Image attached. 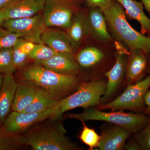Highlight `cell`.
Segmentation results:
<instances>
[{
	"instance_id": "cell-1",
	"label": "cell",
	"mask_w": 150,
	"mask_h": 150,
	"mask_svg": "<svg viewBox=\"0 0 150 150\" xmlns=\"http://www.w3.org/2000/svg\"><path fill=\"white\" fill-rule=\"evenodd\" d=\"M100 9L109 32L115 40L125 44L130 51L142 50L150 54V37L138 32L130 25L125 10L119 3L111 0Z\"/></svg>"
},
{
	"instance_id": "cell-2",
	"label": "cell",
	"mask_w": 150,
	"mask_h": 150,
	"mask_svg": "<svg viewBox=\"0 0 150 150\" xmlns=\"http://www.w3.org/2000/svg\"><path fill=\"white\" fill-rule=\"evenodd\" d=\"M21 79L35 84L58 100L76 91L82 83L77 76L59 74L35 64L22 72Z\"/></svg>"
},
{
	"instance_id": "cell-3",
	"label": "cell",
	"mask_w": 150,
	"mask_h": 150,
	"mask_svg": "<svg viewBox=\"0 0 150 150\" xmlns=\"http://www.w3.org/2000/svg\"><path fill=\"white\" fill-rule=\"evenodd\" d=\"M107 81L103 79L82 82L76 90L57 102L51 119L60 118L64 113L77 108L85 109L100 104L106 89Z\"/></svg>"
},
{
	"instance_id": "cell-4",
	"label": "cell",
	"mask_w": 150,
	"mask_h": 150,
	"mask_svg": "<svg viewBox=\"0 0 150 150\" xmlns=\"http://www.w3.org/2000/svg\"><path fill=\"white\" fill-rule=\"evenodd\" d=\"M62 124L39 126L21 135L23 144L33 150H78L79 147L66 136Z\"/></svg>"
},
{
	"instance_id": "cell-5",
	"label": "cell",
	"mask_w": 150,
	"mask_h": 150,
	"mask_svg": "<svg viewBox=\"0 0 150 150\" xmlns=\"http://www.w3.org/2000/svg\"><path fill=\"white\" fill-rule=\"evenodd\" d=\"M122 111L104 112L96 107H91L84 109L80 113L69 114L68 117L81 122L99 121L112 123L126 129L132 134L144 129L150 121V115L144 113H126Z\"/></svg>"
},
{
	"instance_id": "cell-6",
	"label": "cell",
	"mask_w": 150,
	"mask_h": 150,
	"mask_svg": "<svg viewBox=\"0 0 150 150\" xmlns=\"http://www.w3.org/2000/svg\"><path fill=\"white\" fill-rule=\"evenodd\" d=\"M150 88V72L144 79L127 86L125 91L115 99L96 107L100 110H130L138 113H144L146 108L144 98Z\"/></svg>"
},
{
	"instance_id": "cell-7",
	"label": "cell",
	"mask_w": 150,
	"mask_h": 150,
	"mask_svg": "<svg viewBox=\"0 0 150 150\" xmlns=\"http://www.w3.org/2000/svg\"><path fill=\"white\" fill-rule=\"evenodd\" d=\"M4 28L20 35L21 38L35 44H43L41 35L47 28L43 15L24 18L6 19Z\"/></svg>"
},
{
	"instance_id": "cell-8",
	"label": "cell",
	"mask_w": 150,
	"mask_h": 150,
	"mask_svg": "<svg viewBox=\"0 0 150 150\" xmlns=\"http://www.w3.org/2000/svg\"><path fill=\"white\" fill-rule=\"evenodd\" d=\"M44 1L43 16L46 27L69 29L75 9L72 0Z\"/></svg>"
},
{
	"instance_id": "cell-9",
	"label": "cell",
	"mask_w": 150,
	"mask_h": 150,
	"mask_svg": "<svg viewBox=\"0 0 150 150\" xmlns=\"http://www.w3.org/2000/svg\"><path fill=\"white\" fill-rule=\"evenodd\" d=\"M54 107L36 112L12 111L6 118L2 128L9 134L21 135L33 125L47 118H51L54 113Z\"/></svg>"
},
{
	"instance_id": "cell-10",
	"label": "cell",
	"mask_w": 150,
	"mask_h": 150,
	"mask_svg": "<svg viewBox=\"0 0 150 150\" xmlns=\"http://www.w3.org/2000/svg\"><path fill=\"white\" fill-rule=\"evenodd\" d=\"M123 51H116L115 54V62L114 64L104 74L107 78L106 89L100 99V104L110 102L117 93L121 85L124 84L126 74L127 57Z\"/></svg>"
},
{
	"instance_id": "cell-11",
	"label": "cell",
	"mask_w": 150,
	"mask_h": 150,
	"mask_svg": "<svg viewBox=\"0 0 150 150\" xmlns=\"http://www.w3.org/2000/svg\"><path fill=\"white\" fill-rule=\"evenodd\" d=\"M149 54L142 51H131L128 55L124 85L134 84L144 79L150 72Z\"/></svg>"
},
{
	"instance_id": "cell-12",
	"label": "cell",
	"mask_w": 150,
	"mask_h": 150,
	"mask_svg": "<svg viewBox=\"0 0 150 150\" xmlns=\"http://www.w3.org/2000/svg\"><path fill=\"white\" fill-rule=\"evenodd\" d=\"M101 127L98 150H123L131 132L121 126L107 123Z\"/></svg>"
},
{
	"instance_id": "cell-13",
	"label": "cell",
	"mask_w": 150,
	"mask_h": 150,
	"mask_svg": "<svg viewBox=\"0 0 150 150\" xmlns=\"http://www.w3.org/2000/svg\"><path fill=\"white\" fill-rule=\"evenodd\" d=\"M35 64L64 74L77 76L79 73L80 67L74 54L58 53L50 59Z\"/></svg>"
},
{
	"instance_id": "cell-14",
	"label": "cell",
	"mask_w": 150,
	"mask_h": 150,
	"mask_svg": "<svg viewBox=\"0 0 150 150\" xmlns=\"http://www.w3.org/2000/svg\"><path fill=\"white\" fill-rule=\"evenodd\" d=\"M44 0H17L3 8L6 19L30 17L43 11Z\"/></svg>"
},
{
	"instance_id": "cell-15",
	"label": "cell",
	"mask_w": 150,
	"mask_h": 150,
	"mask_svg": "<svg viewBox=\"0 0 150 150\" xmlns=\"http://www.w3.org/2000/svg\"><path fill=\"white\" fill-rule=\"evenodd\" d=\"M17 86L13 74L4 75L2 86L0 91V127L8 116Z\"/></svg>"
},
{
	"instance_id": "cell-16",
	"label": "cell",
	"mask_w": 150,
	"mask_h": 150,
	"mask_svg": "<svg viewBox=\"0 0 150 150\" xmlns=\"http://www.w3.org/2000/svg\"><path fill=\"white\" fill-rule=\"evenodd\" d=\"M86 18L88 33L94 38L103 42L111 40L112 36L101 9L97 8L92 10Z\"/></svg>"
},
{
	"instance_id": "cell-17",
	"label": "cell",
	"mask_w": 150,
	"mask_h": 150,
	"mask_svg": "<svg viewBox=\"0 0 150 150\" xmlns=\"http://www.w3.org/2000/svg\"><path fill=\"white\" fill-rule=\"evenodd\" d=\"M43 44L57 53L73 54V47L68 33L47 27L41 35Z\"/></svg>"
},
{
	"instance_id": "cell-18",
	"label": "cell",
	"mask_w": 150,
	"mask_h": 150,
	"mask_svg": "<svg viewBox=\"0 0 150 150\" xmlns=\"http://www.w3.org/2000/svg\"><path fill=\"white\" fill-rule=\"evenodd\" d=\"M39 88L28 81L22 80L17 83L11 110L17 112L23 111L33 102Z\"/></svg>"
},
{
	"instance_id": "cell-19",
	"label": "cell",
	"mask_w": 150,
	"mask_h": 150,
	"mask_svg": "<svg viewBox=\"0 0 150 150\" xmlns=\"http://www.w3.org/2000/svg\"><path fill=\"white\" fill-rule=\"evenodd\" d=\"M124 8L129 17L137 21L141 25V33L150 37V18L145 14L141 1L136 0H114Z\"/></svg>"
},
{
	"instance_id": "cell-20",
	"label": "cell",
	"mask_w": 150,
	"mask_h": 150,
	"mask_svg": "<svg viewBox=\"0 0 150 150\" xmlns=\"http://www.w3.org/2000/svg\"><path fill=\"white\" fill-rule=\"evenodd\" d=\"M104 53L98 48L89 47L81 50L76 57L80 68L90 69L96 67L103 61Z\"/></svg>"
},
{
	"instance_id": "cell-21",
	"label": "cell",
	"mask_w": 150,
	"mask_h": 150,
	"mask_svg": "<svg viewBox=\"0 0 150 150\" xmlns=\"http://www.w3.org/2000/svg\"><path fill=\"white\" fill-rule=\"evenodd\" d=\"M68 34L73 47H77L84 35L88 33L86 18L83 14L79 13L73 18Z\"/></svg>"
},
{
	"instance_id": "cell-22",
	"label": "cell",
	"mask_w": 150,
	"mask_h": 150,
	"mask_svg": "<svg viewBox=\"0 0 150 150\" xmlns=\"http://www.w3.org/2000/svg\"><path fill=\"white\" fill-rule=\"evenodd\" d=\"M58 101L59 100L54 98L48 92L39 87L33 102L21 112H41L54 107Z\"/></svg>"
},
{
	"instance_id": "cell-23",
	"label": "cell",
	"mask_w": 150,
	"mask_h": 150,
	"mask_svg": "<svg viewBox=\"0 0 150 150\" xmlns=\"http://www.w3.org/2000/svg\"><path fill=\"white\" fill-rule=\"evenodd\" d=\"M35 45V43L20 38L12 48L14 64L16 69L21 68L25 64Z\"/></svg>"
},
{
	"instance_id": "cell-24",
	"label": "cell",
	"mask_w": 150,
	"mask_h": 150,
	"mask_svg": "<svg viewBox=\"0 0 150 150\" xmlns=\"http://www.w3.org/2000/svg\"><path fill=\"white\" fill-rule=\"evenodd\" d=\"M24 145L21 135L9 134L0 127V150H14Z\"/></svg>"
},
{
	"instance_id": "cell-25",
	"label": "cell",
	"mask_w": 150,
	"mask_h": 150,
	"mask_svg": "<svg viewBox=\"0 0 150 150\" xmlns=\"http://www.w3.org/2000/svg\"><path fill=\"white\" fill-rule=\"evenodd\" d=\"M16 70L14 64L12 48L0 49V74H13Z\"/></svg>"
},
{
	"instance_id": "cell-26",
	"label": "cell",
	"mask_w": 150,
	"mask_h": 150,
	"mask_svg": "<svg viewBox=\"0 0 150 150\" xmlns=\"http://www.w3.org/2000/svg\"><path fill=\"white\" fill-rule=\"evenodd\" d=\"M83 125L79 136V139L84 144L89 147V150H93L98 146L100 135H98L94 129L86 126L84 121H81Z\"/></svg>"
},
{
	"instance_id": "cell-27",
	"label": "cell",
	"mask_w": 150,
	"mask_h": 150,
	"mask_svg": "<svg viewBox=\"0 0 150 150\" xmlns=\"http://www.w3.org/2000/svg\"><path fill=\"white\" fill-rule=\"evenodd\" d=\"M57 53L54 49L45 44H36L29 54V59L36 63L50 59Z\"/></svg>"
},
{
	"instance_id": "cell-28",
	"label": "cell",
	"mask_w": 150,
	"mask_h": 150,
	"mask_svg": "<svg viewBox=\"0 0 150 150\" xmlns=\"http://www.w3.org/2000/svg\"><path fill=\"white\" fill-rule=\"evenodd\" d=\"M20 38L16 33L0 27V49L13 48Z\"/></svg>"
},
{
	"instance_id": "cell-29",
	"label": "cell",
	"mask_w": 150,
	"mask_h": 150,
	"mask_svg": "<svg viewBox=\"0 0 150 150\" xmlns=\"http://www.w3.org/2000/svg\"><path fill=\"white\" fill-rule=\"evenodd\" d=\"M133 136L141 150H150V121L144 129Z\"/></svg>"
},
{
	"instance_id": "cell-30",
	"label": "cell",
	"mask_w": 150,
	"mask_h": 150,
	"mask_svg": "<svg viewBox=\"0 0 150 150\" xmlns=\"http://www.w3.org/2000/svg\"><path fill=\"white\" fill-rule=\"evenodd\" d=\"M131 136L126 141L124 145V150H141L139 144L134 139V136Z\"/></svg>"
},
{
	"instance_id": "cell-31",
	"label": "cell",
	"mask_w": 150,
	"mask_h": 150,
	"mask_svg": "<svg viewBox=\"0 0 150 150\" xmlns=\"http://www.w3.org/2000/svg\"><path fill=\"white\" fill-rule=\"evenodd\" d=\"M91 5L97 8H102L106 6L111 0H86Z\"/></svg>"
},
{
	"instance_id": "cell-32",
	"label": "cell",
	"mask_w": 150,
	"mask_h": 150,
	"mask_svg": "<svg viewBox=\"0 0 150 150\" xmlns=\"http://www.w3.org/2000/svg\"><path fill=\"white\" fill-rule=\"evenodd\" d=\"M145 104L146 105V110L144 112V113L149 115H150V90H149L145 95L144 98Z\"/></svg>"
},
{
	"instance_id": "cell-33",
	"label": "cell",
	"mask_w": 150,
	"mask_h": 150,
	"mask_svg": "<svg viewBox=\"0 0 150 150\" xmlns=\"http://www.w3.org/2000/svg\"><path fill=\"white\" fill-rule=\"evenodd\" d=\"M17 0H0V9H3L11 5Z\"/></svg>"
},
{
	"instance_id": "cell-34",
	"label": "cell",
	"mask_w": 150,
	"mask_h": 150,
	"mask_svg": "<svg viewBox=\"0 0 150 150\" xmlns=\"http://www.w3.org/2000/svg\"><path fill=\"white\" fill-rule=\"evenodd\" d=\"M141 1L144 6V8L150 14V0H141Z\"/></svg>"
},
{
	"instance_id": "cell-35",
	"label": "cell",
	"mask_w": 150,
	"mask_h": 150,
	"mask_svg": "<svg viewBox=\"0 0 150 150\" xmlns=\"http://www.w3.org/2000/svg\"><path fill=\"white\" fill-rule=\"evenodd\" d=\"M5 20L4 14L2 9H0V26L3 24L4 21Z\"/></svg>"
},
{
	"instance_id": "cell-36",
	"label": "cell",
	"mask_w": 150,
	"mask_h": 150,
	"mask_svg": "<svg viewBox=\"0 0 150 150\" xmlns=\"http://www.w3.org/2000/svg\"><path fill=\"white\" fill-rule=\"evenodd\" d=\"M4 76L3 74H0V91L1 89L3 83V80H4Z\"/></svg>"
}]
</instances>
